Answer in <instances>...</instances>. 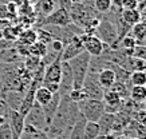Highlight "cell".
Masks as SVG:
<instances>
[{
	"mask_svg": "<svg viewBox=\"0 0 146 139\" xmlns=\"http://www.w3.org/2000/svg\"><path fill=\"white\" fill-rule=\"evenodd\" d=\"M36 42V31L31 28H24L19 35L16 43L22 45H31Z\"/></svg>",
	"mask_w": 146,
	"mask_h": 139,
	"instance_id": "d6986e66",
	"label": "cell"
},
{
	"mask_svg": "<svg viewBox=\"0 0 146 139\" xmlns=\"http://www.w3.org/2000/svg\"><path fill=\"white\" fill-rule=\"evenodd\" d=\"M84 139H97L99 136V125L98 122H87L84 123L83 128Z\"/></svg>",
	"mask_w": 146,
	"mask_h": 139,
	"instance_id": "7402d4cb",
	"label": "cell"
},
{
	"mask_svg": "<svg viewBox=\"0 0 146 139\" xmlns=\"http://www.w3.org/2000/svg\"><path fill=\"white\" fill-rule=\"evenodd\" d=\"M90 60H91V55L86 51L68 60V64H70L71 70H72V75H74V83H72L74 90H79L83 87V82L89 72Z\"/></svg>",
	"mask_w": 146,
	"mask_h": 139,
	"instance_id": "7a4b0ae2",
	"label": "cell"
},
{
	"mask_svg": "<svg viewBox=\"0 0 146 139\" xmlns=\"http://www.w3.org/2000/svg\"><path fill=\"white\" fill-rule=\"evenodd\" d=\"M58 7H59V1L58 0H38L35 4H34V9H35V14H36V20L48 16Z\"/></svg>",
	"mask_w": 146,
	"mask_h": 139,
	"instance_id": "5bb4252c",
	"label": "cell"
},
{
	"mask_svg": "<svg viewBox=\"0 0 146 139\" xmlns=\"http://www.w3.org/2000/svg\"><path fill=\"white\" fill-rule=\"evenodd\" d=\"M11 0H0V5H7Z\"/></svg>",
	"mask_w": 146,
	"mask_h": 139,
	"instance_id": "f35d334b",
	"label": "cell"
},
{
	"mask_svg": "<svg viewBox=\"0 0 146 139\" xmlns=\"http://www.w3.org/2000/svg\"><path fill=\"white\" fill-rule=\"evenodd\" d=\"M133 31V38L135 39V42H143L146 39V22H139L135 26L131 27Z\"/></svg>",
	"mask_w": 146,
	"mask_h": 139,
	"instance_id": "484cf974",
	"label": "cell"
},
{
	"mask_svg": "<svg viewBox=\"0 0 146 139\" xmlns=\"http://www.w3.org/2000/svg\"><path fill=\"white\" fill-rule=\"evenodd\" d=\"M129 70H131V71H146V60L141 58L130 56V59H129Z\"/></svg>",
	"mask_w": 146,
	"mask_h": 139,
	"instance_id": "4316f807",
	"label": "cell"
},
{
	"mask_svg": "<svg viewBox=\"0 0 146 139\" xmlns=\"http://www.w3.org/2000/svg\"><path fill=\"white\" fill-rule=\"evenodd\" d=\"M131 119L135 121L137 123H139V125H146V110H143V108H138L137 111L133 114Z\"/></svg>",
	"mask_w": 146,
	"mask_h": 139,
	"instance_id": "1f68e13d",
	"label": "cell"
},
{
	"mask_svg": "<svg viewBox=\"0 0 146 139\" xmlns=\"http://www.w3.org/2000/svg\"><path fill=\"white\" fill-rule=\"evenodd\" d=\"M60 74H62V58H60V54H59L52 63H50L48 66H46L43 82L59 83L60 82Z\"/></svg>",
	"mask_w": 146,
	"mask_h": 139,
	"instance_id": "8fae6325",
	"label": "cell"
},
{
	"mask_svg": "<svg viewBox=\"0 0 146 139\" xmlns=\"http://www.w3.org/2000/svg\"><path fill=\"white\" fill-rule=\"evenodd\" d=\"M133 139H138V138H133Z\"/></svg>",
	"mask_w": 146,
	"mask_h": 139,
	"instance_id": "7bdbcfd3",
	"label": "cell"
},
{
	"mask_svg": "<svg viewBox=\"0 0 146 139\" xmlns=\"http://www.w3.org/2000/svg\"><path fill=\"white\" fill-rule=\"evenodd\" d=\"M121 18H122V20L126 24H129L130 27H133V26H135L137 23H139L142 20V15L138 8L121 9Z\"/></svg>",
	"mask_w": 146,
	"mask_h": 139,
	"instance_id": "e0dca14e",
	"label": "cell"
},
{
	"mask_svg": "<svg viewBox=\"0 0 146 139\" xmlns=\"http://www.w3.org/2000/svg\"><path fill=\"white\" fill-rule=\"evenodd\" d=\"M63 47H64V44H63L60 40H56V39H54V40L48 44V49H51V51L55 52V54H60Z\"/></svg>",
	"mask_w": 146,
	"mask_h": 139,
	"instance_id": "d6a6232c",
	"label": "cell"
},
{
	"mask_svg": "<svg viewBox=\"0 0 146 139\" xmlns=\"http://www.w3.org/2000/svg\"><path fill=\"white\" fill-rule=\"evenodd\" d=\"M131 56H134V58H141V59H145L146 60V47L145 45H141V47H139V45H135Z\"/></svg>",
	"mask_w": 146,
	"mask_h": 139,
	"instance_id": "836d02e7",
	"label": "cell"
},
{
	"mask_svg": "<svg viewBox=\"0 0 146 139\" xmlns=\"http://www.w3.org/2000/svg\"><path fill=\"white\" fill-rule=\"evenodd\" d=\"M0 139H13V134L11 131L8 122L0 125Z\"/></svg>",
	"mask_w": 146,
	"mask_h": 139,
	"instance_id": "4dcf8cb0",
	"label": "cell"
},
{
	"mask_svg": "<svg viewBox=\"0 0 146 139\" xmlns=\"http://www.w3.org/2000/svg\"><path fill=\"white\" fill-rule=\"evenodd\" d=\"M30 55H34V56H38V58H43L47 52H48V45L42 43V42L36 40L34 44H31L30 47Z\"/></svg>",
	"mask_w": 146,
	"mask_h": 139,
	"instance_id": "d4e9b609",
	"label": "cell"
},
{
	"mask_svg": "<svg viewBox=\"0 0 146 139\" xmlns=\"http://www.w3.org/2000/svg\"><path fill=\"white\" fill-rule=\"evenodd\" d=\"M80 115L78 103L72 102L67 95H60V102L52 118L51 125L46 131L48 139H68L72 126Z\"/></svg>",
	"mask_w": 146,
	"mask_h": 139,
	"instance_id": "6da1fadb",
	"label": "cell"
},
{
	"mask_svg": "<svg viewBox=\"0 0 146 139\" xmlns=\"http://www.w3.org/2000/svg\"><path fill=\"white\" fill-rule=\"evenodd\" d=\"M82 90L84 91L87 99H99V100H102L105 90L98 83L97 72H87V76L83 82Z\"/></svg>",
	"mask_w": 146,
	"mask_h": 139,
	"instance_id": "52a82bcc",
	"label": "cell"
},
{
	"mask_svg": "<svg viewBox=\"0 0 146 139\" xmlns=\"http://www.w3.org/2000/svg\"><path fill=\"white\" fill-rule=\"evenodd\" d=\"M95 36H98L107 45L114 44L115 42H119L114 22L106 20V19H101V22H99L97 30H95Z\"/></svg>",
	"mask_w": 146,
	"mask_h": 139,
	"instance_id": "5b68a950",
	"label": "cell"
},
{
	"mask_svg": "<svg viewBox=\"0 0 146 139\" xmlns=\"http://www.w3.org/2000/svg\"><path fill=\"white\" fill-rule=\"evenodd\" d=\"M67 96H68L72 102H75V103H79V102L84 100V99H87V96H86V94H84V91L82 90V88H79V90H74V88H72V90L68 92Z\"/></svg>",
	"mask_w": 146,
	"mask_h": 139,
	"instance_id": "f546056e",
	"label": "cell"
},
{
	"mask_svg": "<svg viewBox=\"0 0 146 139\" xmlns=\"http://www.w3.org/2000/svg\"><path fill=\"white\" fill-rule=\"evenodd\" d=\"M52 95H54L52 92H50L44 86H39L35 90V102L43 107V106H46L51 100Z\"/></svg>",
	"mask_w": 146,
	"mask_h": 139,
	"instance_id": "44dd1931",
	"label": "cell"
},
{
	"mask_svg": "<svg viewBox=\"0 0 146 139\" xmlns=\"http://www.w3.org/2000/svg\"><path fill=\"white\" fill-rule=\"evenodd\" d=\"M24 121H26V125H30L32 127H35L38 130L42 131H47L48 128V125L46 122V117H44V112H43V108L40 104H38L35 102L32 108L30 110V112L24 117Z\"/></svg>",
	"mask_w": 146,
	"mask_h": 139,
	"instance_id": "8992f818",
	"label": "cell"
},
{
	"mask_svg": "<svg viewBox=\"0 0 146 139\" xmlns=\"http://www.w3.org/2000/svg\"><path fill=\"white\" fill-rule=\"evenodd\" d=\"M42 86H44L46 88L50 91V92H52V94H55V92H59V83H51V82H43L42 83Z\"/></svg>",
	"mask_w": 146,
	"mask_h": 139,
	"instance_id": "d590c367",
	"label": "cell"
},
{
	"mask_svg": "<svg viewBox=\"0 0 146 139\" xmlns=\"http://www.w3.org/2000/svg\"><path fill=\"white\" fill-rule=\"evenodd\" d=\"M129 98L135 103L142 104L146 100V86H131Z\"/></svg>",
	"mask_w": 146,
	"mask_h": 139,
	"instance_id": "ffe728a7",
	"label": "cell"
},
{
	"mask_svg": "<svg viewBox=\"0 0 146 139\" xmlns=\"http://www.w3.org/2000/svg\"><path fill=\"white\" fill-rule=\"evenodd\" d=\"M115 139H130V138H127V136H125V135L119 134V135H117V136H115Z\"/></svg>",
	"mask_w": 146,
	"mask_h": 139,
	"instance_id": "74e56055",
	"label": "cell"
},
{
	"mask_svg": "<svg viewBox=\"0 0 146 139\" xmlns=\"http://www.w3.org/2000/svg\"><path fill=\"white\" fill-rule=\"evenodd\" d=\"M142 104H143V106H142V107H143V110H146V100H145V102H143Z\"/></svg>",
	"mask_w": 146,
	"mask_h": 139,
	"instance_id": "ab89813d",
	"label": "cell"
},
{
	"mask_svg": "<svg viewBox=\"0 0 146 139\" xmlns=\"http://www.w3.org/2000/svg\"><path fill=\"white\" fill-rule=\"evenodd\" d=\"M143 9H145V11H146V3H145V8H143Z\"/></svg>",
	"mask_w": 146,
	"mask_h": 139,
	"instance_id": "60d3db41",
	"label": "cell"
},
{
	"mask_svg": "<svg viewBox=\"0 0 146 139\" xmlns=\"http://www.w3.org/2000/svg\"><path fill=\"white\" fill-rule=\"evenodd\" d=\"M13 139H19V138H13Z\"/></svg>",
	"mask_w": 146,
	"mask_h": 139,
	"instance_id": "b9f144b4",
	"label": "cell"
},
{
	"mask_svg": "<svg viewBox=\"0 0 146 139\" xmlns=\"http://www.w3.org/2000/svg\"><path fill=\"white\" fill-rule=\"evenodd\" d=\"M94 8L99 14H107L113 8L111 0H94Z\"/></svg>",
	"mask_w": 146,
	"mask_h": 139,
	"instance_id": "83f0119b",
	"label": "cell"
},
{
	"mask_svg": "<svg viewBox=\"0 0 146 139\" xmlns=\"http://www.w3.org/2000/svg\"><path fill=\"white\" fill-rule=\"evenodd\" d=\"M79 36H74L68 43L64 44L62 52H60V58H62V60L68 62V60H71L72 58L78 56V55L82 54V52L84 51L83 43H82V40H80Z\"/></svg>",
	"mask_w": 146,
	"mask_h": 139,
	"instance_id": "9c48e42d",
	"label": "cell"
},
{
	"mask_svg": "<svg viewBox=\"0 0 146 139\" xmlns=\"http://www.w3.org/2000/svg\"><path fill=\"white\" fill-rule=\"evenodd\" d=\"M7 122H8L11 131L13 134V138H20L24 126H26V121L24 117L18 111V110H9L8 117H7Z\"/></svg>",
	"mask_w": 146,
	"mask_h": 139,
	"instance_id": "7c38bea8",
	"label": "cell"
},
{
	"mask_svg": "<svg viewBox=\"0 0 146 139\" xmlns=\"http://www.w3.org/2000/svg\"><path fill=\"white\" fill-rule=\"evenodd\" d=\"M82 43H83L84 51L89 52L93 58H97V56H101L103 49H105V43L95 35H82L79 36Z\"/></svg>",
	"mask_w": 146,
	"mask_h": 139,
	"instance_id": "ba28073f",
	"label": "cell"
},
{
	"mask_svg": "<svg viewBox=\"0 0 146 139\" xmlns=\"http://www.w3.org/2000/svg\"><path fill=\"white\" fill-rule=\"evenodd\" d=\"M139 1L138 0H123L122 1V9H133L138 8Z\"/></svg>",
	"mask_w": 146,
	"mask_h": 139,
	"instance_id": "e575fe53",
	"label": "cell"
},
{
	"mask_svg": "<svg viewBox=\"0 0 146 139\" xmlns=\"http://www.w3.org/2000/svg\"><path fill=\"white\" fill-rule=\"evenodd\" d=\"M110 90L115 91L122 99H127L129 95H130V84L129 83H123V82L115 80V83L111 86Z\"/></svg>",
	"mask_w": 146,
	"mask_h": 139,
	"instance_id": "cb8c5ba5",
	"label": "cell"
},
{
	"mask_svg": "<svg viewBox=\"0 0 146 139\" xmlns=\"http://www.w3.org/2000/svg\"><path fill=\"white\" fill-rule=\"evenodd\" d=\"M59 102H60V94H59V92H55L48 103L42 107L43 108V112H44L46 122H47V125L48 126L51 125V122H52V118H54V115H55V112H56V110H58Z\"/></svg>",
	"mask_w": 146,
	"mask_h": 139,
	"instance_id": "9a60e30c",
	"label": "cell"
},
{
	"mask_svg": "<svg viewBox=\"0 0 146 139\" xmlns=\"http://www.w3.org/2000/svg\"><path fill=\"white\" fill-rule=\"evenodd\" d=\"M36 26L38 28L39 27H43V26H58V27H64V26H68L71 24V18H70V14L66 8L63 7H58L54 12L46 16L43 19H39L36 20Z\"/></svg>",
	"mask_w": 146,
	"mask_h": 139,
	"instance_id": "277c9868",
	"label": "cell"
},
{
	"mask_svg": "<svg viewBox=\"0 0 146 139\" xmlns=\"http://www.w3.org/2000/svg\"><path fill=\"white\" fill-rule=\"evenodd\" d=\"M114 119H115V114H109V112H105L99 118V121H98V125H99V136L110 134L111 128H113Z\"/></svg>",
	"mask_w": 146,
	"mask_h": 139,
	"instance_id": "2e32d148",
	"label": "cell"
},
{
	"mask_svg": "<svg viewBox=\"0 0 146 139\" xmlns=\"http://www.w3.org/2000/svg\"><path fill=\"white\" fill-rule=\"evenodd\" d=\"M19 139H48V136H47L44 131L38 130V128H35V127H32L30 125H26Z\"/></svg>",
	"mask_w": 146,
	"mask_h": 139,
	"instance_id": "ac0fdd59",
	"label": "cell"
},
{
	"mask_svg": "<svg viewBox=\"0 0 146 139\" xmlns=\"http://www.w3.org/2000/svg\"><path fill=\"white\" fill-rule=\"evenodd\" d=\"M122 1H123V0H111V4H113V7H115V8L122 9Z\"/></svg>",
	"mask_w": 146,
	"mask_h": 139,
	"instance_id": "8d00e7d4",
	"label": "cell"
},
{
	"mask_svg": "<svg viewBox=\"0 0 146 139\" xmlns=\"http://www.w3.org/2000/svg\"><path fill=\"white\" fill-rule=\"evenodd\" d=\"M102 63H103V60H102ZM97 79H98L99 86H101L103 90H110L111 86L114 84L115 80H117L114 71L110 67L105 66V63L99 64V71L97 72Z\"/></svg>",
	"mask_w": 146,
	"mask_h": 139,
	"instance_id": "4fadbf2b",
	"label": "cell"
},
{
	"mask_svg": "<svg viewBox=\"0 0 146 139\" xmlns=\"http://www.w3.org/2000/svg\"><path fill=\"white\" fill-rule=\"evenodd\" d=\"M129 84L131 86H146V71H131L129 75Z\"/></svg>",
	"mask_w": 146,
	"mask_h": 139,
	"instance_id": "603a6c76",
	"label": "cell"
},
{
	"mask_svg": "<svg viewBox=\"0 0 146 139\" xmlns=\"http://www.w3.org/2000/svg\"><path fill=\"white\" fill-rule=\"evenodd\" d=\"M72 83H74V75L68 62L62 60V74H60V82H59V94L68 95L72 90Z\"/></svg>",
	"mask_w": 146,
	"mask_h": 139,
	"instance_id": "30bf717a",
	"label": "cell"
},
{
	"mask_svg": "<svg viewBox=\"0 0 146 139\" xmlns=\"http://www.w3.org/2000/svg\"><path fill=\"white\" fill-rule=\"evenodd\" d=\"M23 64H24V67H26L27 70H30L31 72H34L36 68L39 67L40 58H38V56H34V55H28L27 58H24V60H23Z\"/></svg>",
	"mask_w": 146,
	"mask_h": 139,
	"instance_id": "f1b7e54d",
	"label": "cell"
},
{
	"mask_svg": "<svg viewBox=\"0 0 146 139\" xmlns=\"http://www.w3.org/2000/svg\"><path fill=\"white\" fill-rule=\"evenodd\" d=\"M78 108L87 122H98L105 114V103L99 99H84L78 103Z\"/></svg>",
	"mask_w": 146,
	"mask_h": 139,
	"instance_id": "3957f363",
	"label": "cell"
}]
</instances>
